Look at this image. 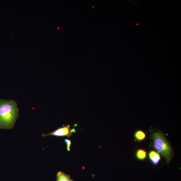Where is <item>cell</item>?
Listing matches in <instances>:
<instances>
[{
	"label": "cell",
	"mask_w": 181,
	"mask_h": 181,
	"mask_svg": "<svg viewBox=\"0 0 181 181\" xmlns=\"http://www.w3.org/2000/svg\"><path fill=\"white\" fill-rule=\"evenodd\" d=\"M73 132H75V129H71L70 125H68L63 127L59 128L55 131L50 133L42 134V136L43 137L49 135H54L58 137L66 136L69 138L71 136L72 133Z\"/></svg>",
	"instance_id": "3957f363"
},
{
	"label": "cell",
	"mask_w": 181,
	"mask_h": 181,
	"mask_svg": "<svg viewBox=\"0 0 181 181\" xmlns=\"http://www.w3.org/2000/svg\"><path fill=\"white\" fill-rule=\"evenodd\" d=\"M154 148L157 152L170 162L173 157V150L165 136L160 131H157L152 134Z\"/></svg>",
	"instance_id": "7a4b0ae2"
},
{
	"label": "cell",
	"mask_w": 181,
	"mask_h": 181,
	"mask_svg": "<svg viewBox=\"0 0 181 181\" xmlns=\"http://www.w3.org/2000/svg\"><path fill=\"white\" fill-rule=\"evenodd\" d=\"M149 156L150 159L154 165L157 164L161 159L159 154L154 151H151L150 152Z\"/></svg>",
	"instance_id": "277c9868"
},
{
	"label": "cell",
	"mask_w": 181,
	"mask_h": 181,
	"mask_svg": "<svg viewBox=\"0 0 181 181\" xmlns=\"http://www.w3.org/2000/svg\"><path fill=\"white\" fill-rule=\"evenodd\" d=\"M65 141L67 144V149L68 151H69L70 150V147L71 144V141L70 140L65 139Z\"/></svg>",
	"instance_id": "ba28073f"
},
{
	"label": "cell",
	"mask_w": 181,
	"mask_h": 181,
	"mask_svg": "<svg viewBox=\"0 0 181 181\" xmlns=\"http://www.w3.org/2000/svg\"><path fill=\"white\" fill-rule=\"evenodd\" d=\"M56 181H74L69 175L62 171H59L56 175Z\"/></svg>",
	"instance_id": "5b68a950"
},
{
	"label": "cell",
	"mask_w": 181,
	"mask_h": 181,
	"mask_svg": "<svg viewBox=\"0 0 181 181\" xmlns=\"http://www.w3.org/2000/svg\"><path fill=\"white\" fill-rule=\"evenodd\" d=\"M135 137L138 141H141L144 139L145 138L146 135L141 130H138L135 133Z\"/></svg>",
	"instance_id": "8992f818"
},
{
	"label": "cell",
	"mask_w": 181,
	"mask_h": 181,
	"mask_svg": "<svg viewBox=\"0 0 181 181\" xmlns=\"http://www.w3.org/2000/svg\"><path fill=\"white\" fill-rule=\"evenodd\" d=\"M147 153L143 149H139L136 152L137 158L139 160H143L146 157Z\"/></svg>",
	"instance_id": "52a82bcc"
},
{
	"label": "cell",
	"mask_w": 181,
	"mask_h": 181,
	"mask_svg": "<svg viewBox=\"0 0 181 181\" xmlns=\"http://www.w3.org/2000/svg\"><path fill=\"white\" fill-rule=\"evenodd\" d=\"M19 114L17 103L13 100H0V129L14 128Z\"/></svg>",
	"instance_id": "6da1fadb"
}]
</instances>
